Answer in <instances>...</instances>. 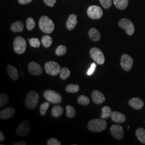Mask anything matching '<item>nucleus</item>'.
Instances as JSON below:
<instances>
[{
    "mask_svg": "<svg viewBox=\"0 0 145 145\" xmlns=\"http://www.w3.org/2000/svg\"><path fill=\"white\" fill-rule=\"evenodd\" d=\"M111 135L117 139H121L124 137V130L121 126L119 125H113L110 128Z\"/></svg>",
    "mask_w": 145,
    "mask_h": 145,
    "instance_id": "nucleus-13",
    "label": "nucleus"
},
{
    "mask_svg": "<svg viewBox=\"0 0 145 145\" xmlns=\"http://www.w3.org/2000/svg\"><path fill=\"white\" fill-rule=\"evenodd\" d=\"M14 145H26V143L25 141H21L20 142H15L14 144Z\"/></svg>",
    "mask_w": 145,
    "mask_h": 145,
    "instance_id": "nucleus-41",
    "label": "nucleus"
},
{
    "mask_svg": "<svg viewBox=\"0 0 145 145\" xmlns=\"http://www.w3.org/2000/svg\"><path fill=\"white\" fill-rule=\"evenodd\" d=\"M107 123L104 119H93L90 120L88 124V130L93 132H101L105 130Z\"/></svg>",
    "mask_w": 145,
    "mask_h": 145,
    "instance_id": "nucleus-2",
    "label": "nucleus"
},
{
    "mask_svg": "<svg viewBox=\"0 0 145 145\" xmlns=\"http://www.w3.org/2000/svg\"><path fill=\"white\" fill-rule=\"evenodd\" d=\"M71 72L70 70L66 67L62 68L60 72V77L62 80H65L70 76Z\"/></svg>",
    "mask_w": 145,
    "mask_h": 145,
    "instance_id": "nucleus-29",
    "label": "nucleus"
},
{
    "mask_svg": "<svg viewBox=\"0 0 145 145\" xmlns=\"http://www.w3.org/2000/svg\"><path fill=\"white\" fill-rule=\"evenodd\" d=\"M15 109L12 107L9 106L3 109L0 112V118L2 119H8L10 118L15 114Z\"/></svg>",
    "mask_w": 145,
    "mask_h": 145,
    "instance_id": "nucleus-15",
    "label": "nucleus"
},
{
    "mask_svg": "<svg viewBox=\"0 0 145 145\" xmlns=\"http://www.w3.org/2000/svg\"><path fill=\"white\" fill-rule=\"evenodd\" d=\"M129 105L133 109L135 110H140L141 109L144 105V102L138 97H134L131 99L129 101Z\"/></svg>",
    "mask_w": 145,
    "mask_h": 145,
    "instance_id": "nucleus-16",
    "label": "nucleus"
},
{
    "mask_svg": "<svg viewBox=\"0 0 145 145\" xmlns=\"http://www.w3.org/2000/svg\"><path fill=\"white\" fill-rule=\"evenodd\" d=\"M36 26V23L34 19L32 17H29L26 21V28L28 31L32 30Z\"/></svg>",
    "mask_w": 145,
    "mask_h": 145,
    "instance_id": "nucleus-32",
    "label": "nucleus"
},
{
    "mask_svg": "<svg viewBox=\"0 0 145 145\" xmlns=\"http://www.w3.org/2000/svg\"><path fill=\"white\" fill-rule=\"evenodd\" d=\"M90 56L93 61L98 65H103L105 62V57L103 53L98 48H92L90 50Z\"/></svg>",
    "mask_w": 145,
    "mask_h": 145,
    "instance_id": "nucleus-7",
    "label": "nucleus"
},
{
    "mask_svg": "<svg viewBox=\"0 0 145 145\" xmlns=\"http://www.w3.org/2000/svg\"><path fill=\"white\" fill-rule=\"evenodd\" d=\"M10 30L13 32H21L24 30V24L22 21H17L12 23Z\"/></svg>",
    "mask_w": 145,
    "mask_h": 145,
    "instance_id": "nucleus-20",
    "label": "nucleus"
},
{
    "mask_svg": "<svg viewBox=\"0 0 145 145\" xmlns=\"http://www.w3.org/2000/svg\"><path fill=\"white\" fill-rule=\"evenodd\" d=\"M65 90L68 93H76L80 90V87L78 84H70L66 86Z\"/></svg>",
    "mask_w": 145,
    "mask_h": 145,
    "instance_id": "nucleus-27",
    "label": "nucleus"
},
{
    "mask_svg": "<svg viewBox=\"0 0 145 145\" xmlns=\"http://www.w3.org/2000/svg\"><path fill=\"white\" fill-rule=\"evenodd\" d=\"M18 2L22 5H26L32 1V0H18Z\"/></svg>",
    "mask_w": 145,
    "mask_h": 145,
    "instance_id": "nucleus-40",
    "label": "nucleus"
},
{
    "mask_svg": "<svg viewBox=\"0 0 145 145\" xmlns=\"http://www.w3.org/2000/svg\"><path fill=\"white\" fill-rule=\"evenodd\" d=\"M47 145H61V143L59 140L56 138H50L47 140Z\"/></svg>",
    "mask_w": 145,
    "mask_h": 145,
    "instance_id": "nucleus-37",
    "label": "nucleus"
},
{
    "mask_svg": "<svg viewBox=\"0 0 145 145\" xmlns=\"http://www.w3.org/2000/svg\"><path fill=\"white\" fill-rule=\"evenodd\" d=\"M111 118L114 122L119 123H124L126 119V116L124 114L117 111L112 112L111 116Z\"/></svg>",
    "mask_w": 145,
    "mask_h": 145,
    "instance_id": "nucleus-18",
    "label": "nucleus"
},
{
    "mask_svg": "<svg viewBox=\"0 0 145 145\" xmlns=\"http://www.w3.org/2000/svg\"><path fill=\"white\" fill-rule=\"evenodd\" d=\"M91 99L94 103L101 104L105 100V97L103 93L99 90H93L91 93Z\"/></svg>",
    "mask_w": 145,
    "mask_h": 145,
    "instance_id": "nucleus-14",
    "label": "nucleus"
},
{
    "mask_svg": "<svg viewBox=\"0 0 145 145\" xmlns=\"http://www.w3.org/2000/svg\"><path fill=\"white\" fill-rule=\"evenodd\" d=\"M5 137L3 135L2 131H0V141L2 142L3 141L5 140Z\"/></svg>",
    "mask_w": 145,
    "mask_h": 145,
    "instance_id": "nucleus-42",
    "label": "nucleus"
},
{
    "mask_svg": "<svg viewBox=\"0 0 145 145\" xmlns=\"http://www.w3.org/2000/svg\"><path fill=\"white\" fill-rule=\"evenodd\" d=\"M45 69L46 72L51 75L56 76L60 74L61 71V67L57 62L53 61H50L45 64Z\"/></svg>",
    "mask_w": 145,
    "mask_h": 145,
    "instance_id": "nucleus-6",
    "label": "nucleus"
},
{
    "mask_svg": "<svg viewBox=\"0 0 145 145\" xmlns=\"http://www.w3.org/2000/svg\"><path fill=\"white\" fill-rule=\"evenodd\" d=\"M31 131V125L28 120H24L16 129V134L24 137L29 135Z\"/></svg>",
    "mask_w": 145,
    "mask_h": 145,
    "instance_id": "nucleus-9",
    "label": "nucleus"
},
{
    "mask_svg": "<svg viewBox=\"0 0 145 145\" xmlns=\"http://www.w3.org/2000/svg\"><path fill=\"white\" fill-rule=\"evenodd\" d=\"M7 72L10 78L14 81H17L19 78L18 72L15 67L9 65L7 66Z\"/></svg>",
    "mask_w": 145,
    "mask_h": 145,
    "instance_id": "nucleus-19",
    "label": "nucleus"
},
{
    "mask_svg": "<svg viewBox=\"0 0 145 145\" xmlns=\"http://www.w3.org/2000/svg\"><path fill=\"white\" fill-rule=\"evenodd\" d=\"M76 114V111L73 106L71 105H67L66 106V116L68 118H73L75 116Z\"/></svg>",
    "mask_w": 145,
    "mask_h": 145,
    "instance_id": "nucleus-28",
    "label": "nucleus"
},
{
    "mask_svg": "<svg viewBox=\"0 0 145 145\" xmlns=\"http://www.w3.org/2000/svg\"><path fill=\"white\" fill-rule=\"evenodd\" d=\"M29 43L30 46L34 48H39L40 45V40L37 38H33L29 39Z\"/></svg>",
    "mask_w": 145,
    "mask_h": 145,
    "instance_id": "nucleus-35",
    "label": "nucleus"
},
{
    "mask_svg": "<svg viewBox=\"0 0 145 145\" xmlns=\"http://www.w3.org/2000/svg\"><path fill=\"white\" fill-rule=\"evenodd\" d=\"M87 14L91 19L99 20L103 15V10L97 5H91L88 8Z\"/></svg>",
    "mask_w": 145,
    "mask_h": 145,
    "instance_id": "nucleus-10",
    "label": "nucleus"
},
{
    "mask_svg": "<svg viewBox=\"0 0 145 145\" xmlns=\"http://www.w3.org/2000/svg\"><path fill=\"white\" fill-rule=\"evenodd\" d=\"M50 106V103L48 102H45L42 103L40 106V114L42 116H45L46 114L47 110Z\"/></svg>",
    "mask_w": 145,
    "mask_h": 145,
    "instance_id": "nucleus-33",
    "label": "nucleus"
},
{
    "mask_svg": "<svg viewBox=\"0 0 145 145\" xmlns=\"http://www.w3.org/2000/svg\"><path fill=\"white\" fill-rule=\"evenodd\" d=\"M27 68L29 72L35 76H39L43 72L41 66L38 63L35 61L30 62Z\"/></svg>",
    "mask_w": 145,
    "mask_h": 145,
    "instance_id": "nucleus-12",
    "label": "nucleus"
},
{
    "mask_svg": "<svg viewBox=\"0 0 145 145\" xmlns=\"http://www.w3.org/2000/svg\"><path fill=\"white\" fill-rule=\"evenodd\" d=\"M26 50V42L25 39L21 36L16 37L14 42V50L19 54H22Z\"/></svg>",
    "mask_w": 145,
    "mask_h": 145,
    "instance_id": "nucleus-4",
    "label": "nucleus"
},
{
    "mask_svg": "<svg viewBox=\"0 0 145 145\" xmlns=\"http://www.w3.org/2000/svg\"><path fill=\"white\" fill-rule=\"evenodd\" d=\"M40 29L45 33H51L54 30V24L50 17L43 16L40 18L39 22Z\"/></svg>",
    "mask_w": 145,
    "mask_h": 145,
    "instance_id": "nucleus-1",
    "label": "nucleus"
},
{
    "mask_svg": "<svg viewBox=\"0 0 145 145\" xmlns=\"http://www.w3.org/2000/svg\"><path fill=\"white\" fill-rule=\"evenodd\" d=\"M121 67L125 71H130L133 65V60L132 57L127 54H124L120 60Z\"/></svg>",
    "mask_w": 145,
    "mask_h": 145,
    "instance_id": "nucleus-11",
    "label": "nucleus"
},
{
    "mask_svg": "<svg viewBox=\"0 0 145 145\" xmlns=\"http://www.w3.org/2000/svg\"><path fill=\"white\" fill-rule=\"evenodd\" d=\"M77 16L75 14H71L66 22V27L68 30H72L78 24Z\"/></svg>",
    "mask_w": 145,
    "mask_h": 145,
    "instance_id": "nucleus-17",
    "label": "nucleus"
},
{
    "mask_svg": "<svg viewBox=\"0 0 145 145\" xmlns=\"http://www.w3.org/2000/svg\"><path fill=\"white\" fill-rule=\"evenodd\" d=\"M39 99V94L35 91H30L27 94L25 99V105L29 109H35Z\"/></svg>",
    "mask_w": 145,
    "mask_h": 145,
    "instance_id": "nucleus-3",
    "label": "nucleus"
},
{
    "mask_svg": "<svg viewBox=\"0 0 145 145\" xmlns=\"http://www.w3.org/2000/svg\"><path fill=\"white\" fill-rule=\"evenodd\" d=\"M100 3L102 6L105 9H109L112 5V0H100Z\"/></svg>",
    "mask_w": 145,
    "mask_h": 145,
    "instance_id": "nucleus-36",
    "label": "nucleus"
},
{
    "mask_svg": "<svg viewBox=\"0 0 145 145\" xmlns=\"http://www.w3.org/2000/svg\"><path fill=\"white\" fill-rule=\"evenodd\" d=\"M67 51V47L64 45H60L56 50V54L57 56H62L66 53Z\"/></svg>",
    "mask_w": 145,
    "mask_h": 145,
    "instance_id": "nucleus-34",
    "label": "nucleus"
},
{
    "mask_svg": "<svg viewBox=\"0 0 145 145\" xmlns=\"http://www.w3.org/2000/svg\"><path fill=\"white\" fill-rule=\"evenodd\" d=\"M102 115L101 116V118L103 119H108L109 117H111L112 112L110 107L108 106H105L103 107V108L102 109Z\"/></svg>",
    "mask_w": 145,
    "mask_h": 145,
    "instance_id": "nucleus-26",
    "label": "nucleus"
},
{
    "mask_svg": "<svg viewBox=\"0 0 145 145\" xmlns=\"http://www.w3.org/2000/svg\"><path fill=\"white\" fill-rule=\"evenodd\" d=\"M116 7L120 10H124L129 5V0H114Z\"/></svg>",
    "mask_w": 145,
    "mask_h": 145,
    "instance_id": "nucleus-22",
    "label": "nucleus"
},
{
    "mask_svg": "<svg viewBox=\"0 0 145 145\" xmlns=\"http://www.w3.org/2000/svg\"><path fill=\"white\" fill-rule=\"evenodd\" d=\"M89 36L95 42H97L101 39V34L99 30L95 28H91L89 30Z\"/></svg>",
    "mask_w": 145,
    "mask_h": 145,
    "instance_id": "nucleus-21",
    "label": "nucleus"
},
{
    "mask_svg": "<svg viewBox=\"0 0 145 145\" xmlns=\"http://www.w3.org/2000/svg\"><path fill=\"white\" fill-rule=\"evenodd\" d=\"M119 26L124 29L129 36L133 35L135 31V26L132 22L127 18H122L118 22Z\"/></svg>",
    "mask_w": 145,
    "mask_h": 145,
    "instance_id": "nucleus-8",
    "label": "nucleus"
},
{
    "mask_svg": "<svg viewBox=\"0 0 145 145\" xmlns=\"http://www.w3.org/2000/svg\"><path fill=\"white\" fill-rule=\"evenodd\" d=\"M96 68V64L95 63H93L91 65V67L89 68V69L88 70V72H87V74L88 75H90L93 73L95 69Z\"/></svg>",
    "mask_w": 145,
    "mask_h": 145,
    "instance_id": "nucleus-39",
    "label": "nucleus"
},
{
    "mask_svg": "<svg viewBox=\"0 0 145 145\" xmlns=\"http://www.w3.org/2000/svg\"><path fill=\"white\" fill-rule=\"evenodd\" d=\"M78 103L82 105H87L90 103V99L85 95H81L78 97Z\"/></svg>",
    "mask_w": 145,
    "mask_h": 145,
    "instance_id": "nucleus-31",
    "label": "nucleus"
},
{
    "mask_svg": "<svg viewBox=\"0 0 145 145\" xmlns=\"http://www.w3.org/2000/svg\"><path fill=\"white\" fill-rule=\"evenodd\" d=\"M63 112V109L60 105H56L52 109L51 114L54 117H60Z\"/></svg>",
    "mask_w": 145,
    "mask_h": 145,
    "instance_id": "nucleus-23",
    "label": "nucleus"
},
{
    "mask_svg": "<svg viewBox=\"0 0 145 145\" xmlns=\"http://www.w3.org/2000/svg\"><path fill=\"white\" fill-rule=\"evenodd\" d=\"M9 101V97L7 93H2L0 94V107L5 106Z\"/></svg>",
    "mask_w": 145,
    "mask_h": 145,
    "instance_id": "nucleus-30",
    "label": "nucleus"
},
{
    "mask_svg": "<svg viewBox=\"0 0 145 145\" xmlns=\"http://www.w3.org/2000/svg\"><path fill=\"white\" fill-rule=\"evenodd\" d=\"M135 135L140 142L145 144V130L143 128H139L136 130Z\"/></svg>",
    "mask_w": 145,
    "mask_h": 145,
    "instance_id": "nucleus-24",
    "label": "nucleus"
},
{
    "mask_svg": "<svg viewBox=\"0 0 145 145\" xmlns=\"http://www.w3.org/2000/svg\"><path fill=\"white\" fill-rule=\"evenodd\" d=\"M44 96L47 101L53 104L61 103L62 97L60 93L52 90H47L44 93Z\"/></svg>",
    "mask_w": 145,
    "mask_h": 145,
    "instance_id": "nucleus-5",
    "label": "nucleus"
},
{
    "mask_svg": "<svg viewBox=\"0 0 145 145\" xmlns=\"http://www.w3.org/2000/svg\"><path fill=\"white\" fill-rule=\"evenodd\" d=\"M44 2L47 5L53 7L54 6L55 3L57 2V0H44Z\"/></svg>",
    "mask_w": 145,
    "mask_h": 145,
    "instance_id": "nucleus-38",
    "label": "nucleus"
},
{
    "mask_svg": "<svg viewBox=\"0 0 145 145\" xmlns=\"http://www.w3.org/2000/svg\"><path fill=\"white\" fill-rule=\"evenodd\" d=\"M53 42L52 38L50 36L45 35L42 37V45L45 48H48L52 45Z\"/></svg>",
    "mask_w": 145,
    "mask_h": 145,
    "instance_id": "nucleus-25",
    "label": "nucleus"
}]
</instances>
